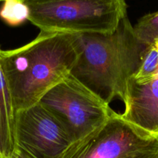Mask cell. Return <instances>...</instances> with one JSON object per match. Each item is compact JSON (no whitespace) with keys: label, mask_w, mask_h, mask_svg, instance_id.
<instances>
[{"label":"cell","mask_w":158,"mask_h":158,"mask_svg":"<svg viewBox=\"0 0 158 158\" xmlns=\"http://www.w3.org/2000/svg\"><path fill=\"white\" fill-rule=\"evenodd\" d=\"M7 158H33L32 156L29 155L28 153L24 151L23 150L15 147V150L12 153L10 156Z\"/></svg>","instance_id":"cell-12"},{"label":"cell","mask_w":158,"mask_h":158,"mask_svg":"<svg viewBox=\"0 0 158 158\" xmlns=\"http://www.w3.org/2000/svg\"><path fill=\"white\" fill-rule=\"evenodd\" d=\"M3 1V0H0V2H2Z\"/></svg>","instance_id":"cell-14"},{"label":"cell","mask_w":158,"mask_h":158,"mask_svg":"<svg viewBox=\"0 0 158 158\" xmlns=\"http://www.w3.org/2000/svg\"><path fill=\"white\" fill-rule=\"evenodd\" d=\"M77 56L75 35L60 32H40L21 47L0 49V66L15 114L38 103L68 77Z\"/></svg>","instance_id":"cell-2"},{"label":"cell","mask_w":158,"mask_h":158,"mask_svg":"<svg viewBox=\"0 0 158 158\" xmlns=\"http://www.w3.org/2000/svg\"><path fill=\"white\" fill-rule=\"evenodd\" d=\"M39 103L60 121L72 143L103 124L112 110L71 74L46 92Z\"/></svg>","instance_id":"cell-5"},{"label":"cell","mask_w":158,"mask_h":158,"mask_svg":"<svg viewBox=\"0 0 158 158\" xmlns=\"http://www.w3.org/2000/svg\"><path fill=\"white\" fill-rule=\"evenodd\" d=\"M28 20L40 32H112L127 16L125 0H25Z\"/></svg>","instance_id":"cell-3"},{"label":"cell","mask_w":158,"mask_h":158,"mask_svg":"<svg viewBox=\"0 0 158 158\" xmlns=\"http://www.w3.org/2000/svg\"><path fill=\"white\" fill-rule=\"evenodd\" d=\"M0 158H5L4 157H3V156L2 155V154H0Z\"/></svg>","instance_id":"cell-13"},{"label":"cell","mask_w":158,"mask_h":158,"mask_svg":"<svg viewBox=\"0 0 158 158\" xmlns=\"http://www.w3.org/2000/svg\"><path fill=\"white\" fill-rule=\"evenodd\" d=\"M14 137L15 147L33 158H60L72 143L63 125L39 103L15 114Z\"/></svg>","instance_id":"cell-6"},{"label":"cell","mask_w":158,"mask_h":158,"mask_svg":"<svg viewBox=\"0 0 158 158\" xmlns=\"http://www.w3.org/2000/svg\"><path fill=\"white\" fill-rule=\"evenodd\" d=\"M60 158H158V137L139 131L112 110L103 124L71 143Z\"/></svg>","instance_id":"cell-4"},{"label":"cell","mask_w":158,"mask_h":158,"mask_svg":"<svg viewBox=\"0 0 158 158\" xmlns=\"http://www.w3.org/2000/svg\"><path fill=\"white\" fill-rule=\"evenodd\" d=\"M21 1H25V0H21Z\"/></svg>","instance_id":"cell-15"},{"label":"cell","mask_w":158,"mask_h":158,"mask_svg":"<svg viewBox=\"0 0 158 158\" xmlns=\"http://www.w3.org/2000/svg\"><path fill=\"white\" fill-rule=\"evenodd\" d=\"M158 77V40L148 45L139 69L133 77L138 83H146Z\"/></svg>","instance_id":"cell-9"},{"label":"cell","mask_w":158,"mask_h":158,"mask_svg":"<svg viewBox=\"0 0 158 158\" xmlns=\"http://www.w3.org/2000/svg\"><path fill=\"white\" fill-rule=\"evenodd\" d=\"M15 118L10 93L0 66V154L5 158L15 148Z\"/></svg>","instance_id":"cell-8"},{"label":"cell","mask_w":158,"mask_h":158,"mask_svg":"<svg viewBox=\"0 0 158 158\" xmlns=\"http://www.w3.org/2000/svg\"><path fill=\"white\" fill-rule=\"evenodd\" d=\"M124 104L121 114L124 120L145 134L158 137V77L146 83L132 78Z\"/></svg>","instance_id":"cell-7"},{"label":"cell","mask_w":158,"mask_h":158,"mask_svg":"<svg viewBox=\"0 0 158 158\" xmlns=\"http://www.w3.org/2000/svg\"><path fill=\"white\" fill-rule=\"evenodd\" d=\"M0 8V19L10 26H18L29 18V11L24 1L3 0Z\"/></svg>","instance_id":"cell-10"},{"label":"cell","mask_w":158,"mask_h":158,"mask_svg":"<svg viewBox=\"0 0 158 158\" xmlns=\"http://www.w3.org/2000/svg\"><path fill=\"white\" fill-rule=\"evenodd\" d=\"M74 35L77 56L70 74L108 105L116 97L124 103L129 82L147 47L137 39L128 17L111 33Z\"/></svg>","instance_id":"cell-1"},{"label":"cell","mask_w":158,"mask_h":158,"mask_svg":"<svg viewBox=\"0 0 158 158\" xmlns=\"http://www.w3.org/2000/svg\"><path fill=\"white\" fill-rule=\"evenodd\" d=\"M138 40L145 45L158 40V11L146 14L133 26Z\"/></svg>","instance_id":"cell-11"}]
</instances>
